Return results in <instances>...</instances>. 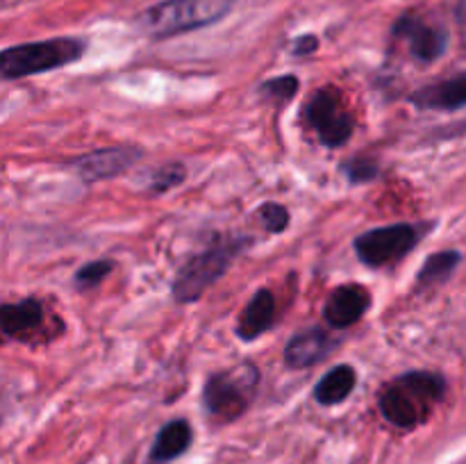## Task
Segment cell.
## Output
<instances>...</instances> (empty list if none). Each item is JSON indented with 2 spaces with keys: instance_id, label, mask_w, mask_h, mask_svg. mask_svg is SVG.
<instances>
[{
  "instance_id": "obj_14",
  "label": "cell",
  "mask_w": 466,
  "mask_h": 464,
  "mask_svg": "<svg viewBox=\"0 0 466 464\" xmlns=\"http://www.w3.org/2000/svg\"><path fill=\"white\" fill-rule=\"evenodd\" d=\"M414 107L419 109H440V112H460L466 105V80L464 76L451 77V80L428 85L410 96Z\"/></svg>"
},
{
  "instance_id": "obj_2",
  "label": "cell",
  "mask_w": 466,
  "mask_h": 464,
  "mask_svg": "<svg viewBox=\"0 0 466 464\" xmlns=\"http://www.w3.org/2000/svg\"><path fill=\"white\" fill-rule=\"evenodd\" d=\"M85 50L86 44L76 36H55V39L9 45L0 50V77L21 80V77L57 71L82 59Z\"/></svg>"
},
{
  "instance_id": "obj_15",
  "label": "cell",
  "mask_w": 466,
  "mask_h": 464,
  "mask_svg": "<svg viewBox=\"0 0 466 464\" xmlns=\"http://www.w3.org/2000/svg\"><path fill=\"white\" fill-rule=\"evenodd\" d=\"M191 439H194V430H191L189 421L187 419H173L167 426H162V430L155 437V444L150 449V462L167 464L171 459L180 458L191 446Z\"/></svg>"
},
{
  "instance_id": "obj_11",
  "label": "cell",
  "mask_w": 466,
  "mask_h": 464,
  "mask_svg": "<svg viewBox=\"0 0 466 464\" xmlns=\"http://www.w3.org/2000/svg\"><path fill=\"white\" fill-rule=\"evenodd\" d=\"M371 308V291L358 282H346L339 285L326 300L323 318L337 330L355 326Z\"/></svg>"
},
{
  "instance_id": "obj_6",
  "label": "cell",
  "mask_w": 466,
  "mask_h": 464,
  "mask_svg": "<svg viewBox=\"0 0 466 464\" xmlns=\"http://www.w3.org/2000/svg\"><path fill=\"white\" fill-rule=\"evenodd\" d=\"M426 230L428 226H417V223H394V226L373 227V230L362 232L353 241L355 255L360 257V262L373 268L400 262L405 255L412 253V248L423 239Z\"/></svg>"
},
{
  "instance_id": "obj_16",
  "label": "cell",
  "mask_w": 466,
  "mask_h": 464,
  "mask_svg": "<svg viewBox=\"0 0 466 464\" xmlns=\"http://www.w3.org/2000/svg\"><path fill=\"white\" fill-rule=\"evenodd\" d=\"M355 385H358V373L350 364H339V367H332L321 380L314 387V400L326 408L330 405H339L353 394Z\"/></svg>"
},
{
  "instance_id": "obj_22",
  "label": "cell",
  "mask_w": 466,
  "mask_h": 464,
  "mask_svg": "<svg viewBox=\"0 0 466 464\" xmlns=\"http://www.w3.org/2000/svg\"><path fill=\"white\" fill-rule=\"evenodd\" d=\"M341 171L349 176V180L353 182V185L355 182H369L378 176L376 162H371V159H364V157L350 159L349 164H344V166H341Z\"/></svg>"
},
{
  "instance_id": "obj_19",
  "label": "cell",
  "mask_w": 466,
  "mask_h": 464,
  "mask_svg": "<svg viewBox=\"0 0 466 464\" xmlns=\"http://www.w3.org/2000/svg\"><path fill=\"white\" fill-rule=\"evenodd\" d=\"M114 268H116V262H112V259H96V262H89L77 268L73 280H76L80 289H91V287H98Z\"/></svg>"
},
{
  "instance_id": "obj_1",
  "label": "cell",
  "mask_w": 466,
  "mask_h": 464,
  "mask_svg": "<svg viewBox=\"0 0 466 464\" xmlns=\"http://www.w3.org/2000/svg\"><path fill=\"white\" fill-rule=\"evenodd\" d=\"M449 382L435 371H410L391 380L380 394V412L391 426L414 430L432 417L444 400Z\"/></svg>"
},
{
  "instance_id": "obj_7",
  "label": "cell",
  "mask_w": 466,
  "mask_h": 464,
  "mask_svg": "<svg viewBox=\"0 0 466 464\" xmlns=\"http://www.w3.org/2000/svg\"><path fill=\"white\" fill-rule=\"evenodd\" d=\"M305 121L326 148H339L350 139L355 121L335 89H321L305 105Z\"/></svg>"
},
{
  "instance_id": "obj_18",
  "label": "cell",
  "mask_w": 466,
  "mask_h": 464,
  "mask_svg": "<svg viewBox=\"0 0 466 464\" xmlns=\"http://www.w3.org/2000/svg\"><path fill=\"white\" fill-rule=\"evenodd\" d=\"M299 77L296 76H280V77H273V80L262 82L259 86V94L264 96L267 100L276 105H285L299 94Z\"/></svg>"
},
{
  "instance_id": "obj_21",
  "label": "cell",
  "mask_w": 466,
  "mask_h": 464,
  "mask_svg": "<svg viewBox=\"0 0 466 464\" xmlns=\"http://www.w3.org/2000/svg\"><path fill=\"white\" fill-rule=\"evenodd\" d=\"M259 218H262L264 227H267L268 232H273V235H280V232H285L287 227H289V209L285 207V205L280 203H267L259 207Z\"/></svg>"
},
{
  "instance_id": "obj_20",
  "label": "cell",
  "mask_w": 466,
  "mask_h": 464,
  "mask_svg": "<svg viewBox=\"0 0 466 464\" xmlns=\"http://www.w3.org/2000/svg\"><path fill=\"white\" fill-rule=\"evenodd\" d=\"M187 171H185V164L180 162H171V164H164L162 168L153 173L150 177V194H164V191L173 189V187L180 185L185 180Z\"/></svg>"
},
{
  "instance_id": "obj_23",
  "label": "cell",
  "mask_w": 466,
  "mask_h": 464,
  "mask_svg": "<svg viewBox=\"0 0 466 464\" xmlns=\"http://www.w3.org/2000/svg\"><path fill=\"white\" fill-rule=\"evenodd\" d=\"M317 48H319V39L314 35L300 36V39H296V44H294L296 55H309V53H314Z\"/></svg>"
},
{
  "instance_id": "obj_10",
  "label": "cell",
  "mask_w": 466,
  "mask_h": 464,
  "mask_svg": "<svg viewBox=\"0 0 466 464\" xmlns=\"http://www.w3.org/2000/svg\"><path fill=\"white\" fill-rule=\"evenodd\" d=\"M139 157L141 150L137 146H112V148L94 150L89 155H82L71 166L76 168L82 180L96 182L121 176L127 168L135 166Z\"/></svg>"
},
{
  "instance_id": "obj_12",
  "label": "cell",
  "mask_w": 466,
  "mask_h": 464,
  "mask_svg": "<svg viewBox=\"0 0 466 464\" xmlns=\"http://www.w3.org/2000/svg\"><path fill=\"white\" fill-rule=\"evenodd\" d=\"M335 346L337 341L323 328L314 326L308 328V330L296 332L287 341L282 359H285V364L289 368H308L321 362L326 355H330L335 350Z\"/></svg>"
},
{
  "instance_id": "obj_9",
  "label": "cell",
  "mask_w": 466,
  "mask_h": 464,
  "mask_svg": "<svg viewBox=\"0 0 466 464\" xmlns=\"http://www.w3.org/2000/svg\"><path fill=\"white\" fill-rule=\"evenodd\" d=\"M46 318H48V314H46L44 303L36 298L3 303L0 305V341H30L36 335L50 337Z\"/></svg>"
},
{
  "instance_id": "obj_4",
  "label": "cell",
  "mask_w": 466,
  "mask_h": 464,
  "mask_svg": "<svg viewBox=\"0 0 466 464\" xmlns=\"http://www.w3.org/2000/svg\"><path fill=\"white\" fill-rule=\"evenodd\" d=\"M259 385L255 364L244 362L228 371L212 373L203 387V408L217 421H235L248 409Z\"/></svg>"
},
{
  "instance_id": "obj_3",
  "label": "cell",
  "mask_w": 466,
  "mask_h": 464,
  "mask_svg": "<svg viewBox=\"0 0 466 464\" xmlns=\"http://www.w3.org/2000/svg\"><path fill=\"white\" fill-rule=\"evenodd\" d=\"M235 7V0H164L139 16V27L153 39L185 35L221 21Z\"/></svg>"
},
{
  "instance_id": "obj_17",
  "label": "cell",
  "mask_w": 466,
  "mask_h": 464,
  "mask_svg": "<svg viewBox=\"0 0 466 464\" xmlns=\"http://www.w3.org/2000/svg\"><path fill=\"white\" fill-rule=\"evenodd\" d=\"M462 262V253L460 250H440V253L431 255L426 262L421 264L417 273V287L419 289H428V287H440L446 280H451L455 268Z\"/></svg>"
},
{
  "instance_id": "obj_5",
  "label": "cell",
  "mask_w": 466,
  "mask_h": 464,
  "mask_svg": "<svg viewBox=\"0 0 466 464\" xmlns=\"http://www.w3.org/2000/svg\"><path fill=\"white\" fill-rule=\"evenodd\" d=\"M246 246V239H218L203 253L194 255L173 280V298L177 303H194L209 287L226 276L232 257Z\"/></svg>"
},
{
  "instance_id": "obj_13",
  "label": "cell",
  "mask_w": 466,
  "mask_h": 464,
  "mask_svg": "<svg viewBox=\"0 0 466 464\" xmlns=\"http://www.w3.org/2000/svg\"><path fill=\"white\" fill-rule=\"evenodd\" d=\"M276 321V296L271 289L262 287L253 294V298L246 303L244 312L237 321V337L244 341H255L264 332L271 330Z\"/></svg>"
},
{
  "instance_id": "obj_8",
  "label": "cell",
  "mask_w": 466,
  "mask_h": 464,
  "mask_svg": "<svg viewBox=\"0 0 466 464\" xmlns=\"http://www.w3.org/2000/svg\"><path fill=\"white\" fill-rule=\"evenodd\" d=\"M394 36L408 44L410 55L419 64L437 62L446 53V45H449V35H446L444 27L432 25V23L423 21L414 14H405L396 21Z\"/></svg>"
}]
</instances>
